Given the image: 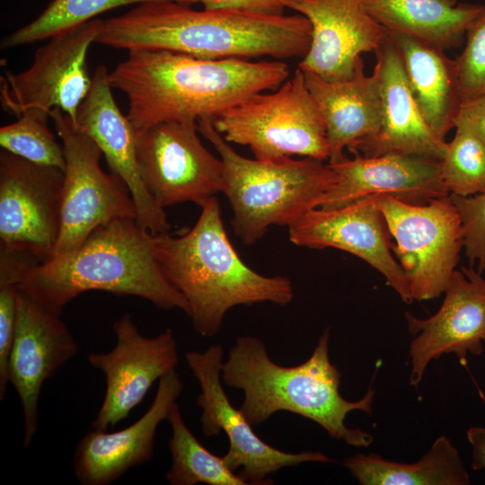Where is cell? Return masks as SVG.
Segmentation results:
<instances>
[{"mask_svg":"<svg viewBox=\"0 0 485 485\" xmlns=\"http://www.w3.org/2000/svg\"><path fill=\"white\" fill-rule=\"evenodd\" d=\"M167 420L172 427L169 449L172 463L166 473L171 485H248L224 461L208 451L185 424L177 401Z\"/></svg>","mask_w":485,"mask_h":485,"instance_id":"4316f807","label":"cell"},{"mask_svg":"<svg viewBox=\"0 0 485 485\" xmlns=\"http://www.w3.org/2000/svg\"><path fill=\"white\" fill-rule=\"evenodd\" d=\"M49 116L66 158L59 234L51 258L59 259L75 251L100 225L119 218L136 219L137 211L125 182L101 169L102 153L95 142L60 109L51 110Z\"/></svg>","mask_w":485,"mask_h":485,"instance_id":"ba28073f","label":"cell"},{"mask_svg":"<svg viewBox=\"0 0 485 485\" xmlns=\"http://www.w3.org/2000/svg\"><path fill=\"white\" fill-rule=\"evenodd\" d=\"M412 300L426 301L444 294L463 248L461 220L445 196L415 204L389 195L376 196Z\"/></svg>","mask_w":485,"mask_h":485,"instance_id":"9c48e42d","label":"cell"},{"mask_svg":"<svg viewBox=\"0 0 485 485\" xmlns=\"http://www.w3.org/2000/svg\"><path fill=\"white\" fill-rule=\"evenodd\" d=\"M64 171L0 153V248L52 258L60 227Z\"/></svg>","mask_w":485,"mask_h":485,"instance_id":"4fadbf2b","label":"cell"},{"mask_svg":"<svg viewBox=\"0 0 485 485\" xmlns=\"http://www.w3.org/2000/svg\"><path fill=\"white\" fill-rule=\"evenodd\" d=\"M389 33L423 119L445 140L447 133L454 128L463 103L455 60L448 57L445 50L415 38Z\"/></svg>","mask_w":485,"mask_h":485,"instance_id":"cb8c5ba5","label":"cell"},{"mask_svg":"<svg viewBox=\"0 0 485 485\" xmlns=\"http://www.w3.org/2000/svg\"><path fill=\"white\" fill-rule=\"evenodd\" d=\"M329 341L327 329L307 360L284 366L272 361L259 338L236 339L223 362L221 376L225 384L243 392L240 410L251 426L284 410L311 419L332 438L348 445L366 447L372 444L370 433L348 428L345 419L353 410L372 414L373 383L361 399H344L340 393V372L330 360Z\"/></svg>","mask_w":485,"mask_h":485,"instance_id":"3957f363","label":"cell"},{"mask_svg":"<svg viewBox=\"0 0 485 485\" xmlns=\"http://www.w3.org/2000/svg\"><path fill=\"white\" fill-rule=\"evenodd\" d=\"M197 122L198 132L223 161V193L233 210V230L245 244L258 242L270 225H288L318 207L333 182L328 163L312 157L246 158L216 129L212 119L200 118Z\"/></svg>","mask_w":485,"mask_h":485,"instance_id":"8992f818","label":"cell"},{"mask_svg":"<svg viewBox=\"0 0 485 485\" xmlns=\"http://www.w3.org/2000/svg\"><path fill=\"white\" fill-rule=\"evenodd\" d=\"M183 390L172 370L159 380L154 399L146 413L128 428L108 433L93 429L77 444L73 460L75 476L82 485H108L129 469L150 461L160 423L167 419Z\"/></svg>","mask_w":485,"mask_h":485,"instance_id":"7402d4cb","label":"cell"},{"mask_svg":"<svg viewBox=\"0 0 485 485\" xmlns=\"http://www.w3.org/2000/svg\"><path fill=\"white\" fill-rule=\"evenodd\" d=\"M329 165L334 179L320 199L321 208H335L380 195L415 204L449 195L440 161L435 159L401 154H354Z\"/></svg>","mask_w":485,"mask_h":485,"instance_id":"ffe728a7","label":"cell"},{"mask_svg":"<svg viewBox=\"0 0 485 485\" xmlns=\"http://www.w3.org/2000/svg\"><path fill=\"white\" fill-rule=\"evenodd\" d=\"M109 82V72L99 66L91 88L81 102L75 124L90 137L101 149L111 171L128 188L136 206V220L152 234L168 233L171 225L164 208L147 190L137 156V130L118 107Z\"/></svg>","mask_w":485,"mask_h":485,"instance_id":"d6986e66","label":"cell"},{"mask_svg":"<svg viewBox=\"0 0 485 485\" xmlns=\"http://www.w3.org/2000/svg\"><path fill=\"white\" fill-rule=\"evenodd\" d=\"M288 75L282 61L207 59L137 49L109 73V82L127 95V116L140 131L162 122L214 119L254 94L278 89Z\"/></svg>","mask_w":485,"mask_h":485,"instance_id":"7a4b0ae2","label":"cell"},{"mask_svg":"<svg viewBox=\"0 0 485 485\" xmlns=\"http://www.w3.org/2000/svg\"><path fill=\"white\" fill-rule=\"evenodd\" d=\"M49 112L40 109L24 110L18 119L0 128L2 149L37 164L66 169L63 146L50 131Z\"/></svg>","mask_w":485,"mask_h":485,"instance_id":"f1b7e54d","label":"cell"},{"mask_svg":"<svg viewBox=\"0 0 485 485\" xmlns=\"http://www.w3.org/2000/svg\"><path fill=\"white\" fill-rule=\"evenodd\" d=\"M370 0H291L287 8L312 26L308 52L298 67L328 81L353 75L361 55L375 52L388 31L368 12Z\"/></svg>","mask_w":485,"mask_h":485,"instance_id":"ac0fdd59","label":"cell"},{"mask_svg":"<svg viewBox=\"0 0 485 485\" xmlns=\"http://www.w3.org/2000/svg\"><path fill=\"white\" fill-rule=\"evenodd\" d=\"M14 337L8 364V379L21 401L23 446L37 430L39 400L44 382L78 352V345L60 315L17 289Z\"/></svg>","mask_w":485,"mask_h":485,"instance_id":"2e32d148","label":"cell"},{"mask_svg":"<svg viewBox=\"0 0 485 485\" xmlns=\"http://www.w3.org/2000/svg\"><path fill=\"white\" fill-rule=\"evenodd\" d=\"M112 331L114 348L87 357L106 378L104 398L92 422L93 429L102 431L128 418L153 384L175 370L179 362L177 341L170 327L155 337H145L127 313L114 322Z\"/></svg>","mask_w":485,"mask_h":485,"instance_id":"5bb4252c","label":"cell"},{"mask_svg":"<svg viewBox=\"0 0 485 485\" xmlns=\"http://www.w3.org/2000/svg\"><path fill=\"white\" fill-rule=\"evenodd\" d=\"M303 72L325 123L328 163H335L345 156V148L378 130L382 113L378 74L374 69L366 75L363 61L353 75L344 80L328 81L312 72Z\"/></svg>","mask_w":485,"mask_h":485,"instance_id":"603a6c76","label":"cell"},{"mask_svg":"<svg viewBox=\"0 0 485 485\" xmlns=\"http://www.w3.org/2000/svg\"><path fill=\"white\" fill-rule=\"evenodd\" d=\"M224 349L219 344L202 352L188 351L185 359L197 379L200 393L197 404L202 409L201 431L210 437L223 431L229 440L222 456L233 471L250 484H270L269 475L284 467L308 462L333 463L320 451L284 452L260 439L240 409L234 408L222 386Z\"/></svg>","mask_w":485,"mask_h":485,"instance_id":"8fae6325","label":"cell"},{"mask_svg":"<svg viewBox=\"0 0 485 485\" xmlns=\"http://www.w3.org/2000/svg\"><path fill=\"white\" fill-rule=\"evenodd\" d=\"M440 161L449 194L472 196L485 190V146L468 129L456 127Z\"/></svg>","mask_w":485,"mask_h":485,"instance_id":"f546056e","label":"cell"},{"mask_svg":"<svg viewBox=\"0 0 485 485\" xmlns=\"http://www.w3.org/2000/svg\"><path fill=\"white\" fill-rule=\"evenodd\" d=\"M16 288L58 315L71 300L91 290L134 295L161 309L189 313L186 299L159 264L155 235L135 218L100 225L72 254L31 268Z\"/></svg>","mask_w":485,"mask_h":485,"instance_id":"277c9868","label":"cell"},{"mask_svg":"<svg viewBox=\"0 0 485 485\" xmlns=\"http://www.w3.org/2000/svg\"><path fill=\"white\" fill-rule=\"evenodd\" d=\"M148 1H175L191 4L198 0H52L31 22L8 34L0 47L7 49L49 39L94 19L116 7Z\"/></svg>","mask_w":485,"mask_h":485,"instance_id":"83f0119b","label":"cell"},{"mask_svg":"<svg viewBox=\"0 0 485 485\" xmlns=\"http://www.w3.org/2000/svg\"><path fill=\"white\" fill-rule=\"evenodd\" d=\"M466 436L472 446V469L485 470V428L472 427L466 431Z\"/></svg>","mask_w":485,"mask_h":485,"instance_id":"d590c367","label":"cell"},{"mask_svg":"<svg viewBox=\"0 0 485 485\" xmlns=\"http://www.w3.org/2000/svg\"><path fill=\"white\" fill-rule=\"evenodd\" d=\"M455 60L462 101L485 95V6L469 27Z\"/></svg>","mask_w":485,"mask_h":485,"instance_id":"4dcf8cb0","label":"cell"},{"mask_svg":"<svg viewBox=\"0 0 485 485\" xmlns=\"http://www.w3.org/2000/svg\"><path fill=\"white\" fill-rule=\"evenodd\" d=\"M344 466L361 485H467L470 476L459 451L446 436L435 439L428 452L410 463L370 454L345 459Z\"/></svg>","mask_w":485,"mask_h":485,"instance_id":"484cf974","label":"cell"},{"mask_svg":"<svg viewBox=\"0 0 485 485\" xmlns=\"http://www.w3.org/2000/svg\"><path fill=\"white\" fill-rule=\"evenodd\" d=\"M154 235L159 264L186 299L193 329L202 337L216 335L226 313L236 305L269 302L284 306L294 298L287 278L261 275L242 260L225 232L216 196L201 207L186 233Z\"/></svg>","mask_w":485,"mask_h":485,"instance_id":"5b68a950","label":"cell"},{"mask_svg":"<svg viewBox=\"0 0 485 485\" xmlns=\"http://www.w3.org/2000/svg\"><path fill=\"white\" fill-rule=\"evenodd\" d=\"M213 124L227 142L247 146L258 160L330 156L322 115L299 67L278 89L252 95Z\"/></svg>","mask_w":485,"mask_h":485,"instance_id":"52a82bcc","label":"cell"},{"mask_svg":"<svg viewBox=\"0 0 485 485\" xmlns=\"http://www.w3.org/2000/svg\"><path fill=\"white\" fill-rule=\"evenodd\" d=\"M439 309L428 318L405 313L411 366L410 384L418 386L429 363L454 354L462 364L479 356L485 345V278L473 267L455 269Z\"/></svg>","mask_w":485,"mask_h":485,"instance_id":"9a60e30c","label":"cell"},{"mask_svg":"<svg viewBox=\"0 0 485 485\" xmlns=\"http://www.w3.org/2000/svg\"><path fill=\"white\" fill-rule=\"evenodd\" d=\"M287 227L294 244L348 251L380 272L403 302H413L406 277L392 253L389 232L376 196L335 208L315 207Z\"/></svg>","mask_w":485,"mask_h":485,"instance_id":"e0dca14e","label":"cell"},{"mask_svg":"<svg viewBox=\"0 0 485 485\" xmlns=\"http://www.w3.org/2000/svg\"><path fill=\"white\" fill-rule=\"evenodd\" d=\"M312 26L297 13L246 9L194 10L175 1H148L101 20L95 43L114 48L163 49L207 59L304 57Z\"/></svg>","mask_w":485,"mask_h":485,"instance_id":"6da1fadb","label":"cell"},{"mask_svg":"<svg viewBox=\"0 0 485 485\" xmlns=\"http://www.w3.org/2000/svg\"><path fill=\"white\" fill-rule=\"evenodd\" d=\"M193 119L162 122L137 131L142 180L163 208L192 202L200 207L225 189V169L198 136Z\"/></svg>","mask_w":485,"mask_h":485,"instance_id":"30bf717a","label":"cell"},{"mask_svg":"<svg viewBox=\"0 0 485 485\" xmlns=\"http://www.w3.org/2000/svg\"><path fill=\"white\" fill-rule=\"evenodd\" d=\"M291 0H198L206 10L246 9L283 13Z\"/></svg>","mask_w":485,"mask_h":485,"instance_id":"e575fe53","label":"cell"},{"mask_svg":"<svg viewBox=\"0 0 485 485\" xmlns=\"http://www.w3.org/2000/svg\"><path fill=\"white\" fill-rule=\"evenodd\" d=\"M382 113L378 130L348 148L354 154H401L441 161L446 150L423 119L409 87L396 45L388 32L375 52Z\"/></svg>","mask_w":485,"mask_h":485,"instance_id":"44dd1931","label":"cell"},{"mask_svg":"<svg viewBox=\"0 0 485 485\" xmlns=\"http://www.w3.org/2000/svg\"><path fill=\"white\" fill-rule=\"evenodd\" d=\"M458 212L469 266L485 271V190L472 196L449 194Z\"/></svg>","mask_w":485,"mask_h":485,"instance_id":"1f68e13d","label":"cell"},{"mask_svg":"<svg viewBox=\"0 0 485 485\" xmlns=\"http://www.w3.org/2000/svg\"><path fill=\"white\" fill-rule=\"evenodd\" d=\"M17 288L14 285L0 283V400L5 398L8 364L12 350L16 321Z\"/></svg>","mask_w":485,"mask_h":485,"instance_id":"d6a6232c","label":"cell"},{"mask_svg":"<svg viewBox=\"0 0 485 485\" xmlns=\"http://www.w3.org/2000/svg\"><path fill=\"white\" fill-rule=\"evenodd\" d=\"M367 10L391 33L443 50L460 47L484 6L457 0H370Z\"/></svg>","mask_w":485,"mask_h":485,"instance_id":"d4e9b609","label":"cell"},{"mask_svg":"<svg viewBox=\"0 0 485 485\" xmlns=\"http://www.w3.org/2000/svg\"><path fill=\"white\" fill-rule=\"evenodd\" d=\"M101 23L94 18L49 38L27 70L6 72L1 77L3 108L17 117L29 109L49 112L58 108L75 122L92 85L86 57Z\"/></svg>","mask_w":485,"mask_h":485,"instance_id":"7c38bea8","label":"cell"},{"mask_svg":"<svg viewBox=\"0 0 485 485\" xmlns=\"http://www.w3.org/2000/svg\"><path fill=\"white\" fill-rule=\"evenodd\" d=\"M456 127L468 129L485 146V95L462 103L455 119Z\"/></svg>","mask_w":485,"mask_h":485,"instance_id":"836d02e7","label":"cell"}]
</instances>
